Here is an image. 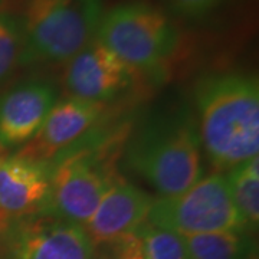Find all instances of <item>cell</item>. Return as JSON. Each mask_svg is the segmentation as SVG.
I'll use <instances>...</instances> for the list:
<instances>
[{
    "instance_id": "1",
    "label": "cell",
    "mask_w": 259,
    "mask_h": 259,
    "mask_svg": "<svg viewBox=\"0 0 259 259\" xmlns=\"http://www.w3.org/2000/svg\"><path fill=\"white\" fill-rule=\"evenodd\" d=\"M197 131L207 158L228 171L259 154V83L253 75H206L194 87Z\"/></svg>"
},
{
    "instance_id": "2",
    "label": "cell",
    "mask_w": 259,
    "mask_h": 259,
    "mask_svg": "<svg viewBox=\"0 0 259 259\" xmlns=\"http://www.w3.org/2000/svg\"><path fill=\"white\" fill-rule=\"evenodd\" d=\"M202 143L187 108L151 115L128 140L125 163L163 197L183 193L203 177Z\"/></svg>"
},
{
    "instance_id": "3",
    "label": "cell",
    "mask_w": 259,
    "mask_h": 259,
    "mask_svg": "<svg viewBox=\"0 0 259 259\" xmlns=\"http://www.w3.org/2000/svg\"><path fill=\"white\" fill-rule=\"evenodd\" d=\"M95 37L148 76H161L179 48V30L164 12L147 2H124L104 12Z\"/></svg>"
},
{
    "instance_id": "4",
    "label": "cell",
    "mask_w": 259,
    "mask_h": 259,
    "mask_svg": "<svg viewBox=\"0 0 259 259\" xmlns=\"http://www.w3.org/2000/svg\"><path fill=\"white\" fill-rule=\"evenodd\" d=\"M102 0H26L22 65L68 62L95 37Z\"/></svg>"
},
{
    "instance_id": "5",
    "label": "cell",
    "mask_w": 259,
    "mask_h": 259,
    "mask_svg": "<svg viewBox=\"0 0 259 259\" xmlns=\"http://www.w3.org/2000/svg\"><path fill=\"white\" fill-rule=\"evenodd\" d=\"M117 177L108 153L76 143L51 161V187L42 213L83 226Z\"/></svg>"
},
{
    "instance_id": "6",
    "label": "cell",
    "mask_w": 259,
    "mask_h": 259,
    "mask_svg": "<svg viewBox=\"0 0 259 259\" xmlns=\"http://www.w3.org/2000/svg\"><path fill=\"white\" fill-rule=\"evenodd\" d=\"M147 222L182 236L221 231L249 232L233 203L228 179L221 173L202 177L183 193L154 200Z\"/></svg>"
},
{
    "instance_id": "7",
    "label": "cell",
    "mask_w": 259,
    "mask_h": 259,
    "mask_svg": "<svg viewBox=\"0 0 259 259\" xmlns=\"http://www.w3.org/2000/svg\"><path fill=\"white\" fill-rule=\"evenodd\" d=\"M83 226L48 213L0 223V259H94Z\"/></svg>"
},
{
    "instance_id": "8",
    "label": "cell",
    "mask_w": 259,
    "mask_h": 259,
    "mask_svg": "<svg viewBox=\"0 0 259 259\" xmlns=\"http://www.w3.org/2000/svg\"><path fill=\"white\" fill-rule=\"evenodd\" d=\"M134 71L112 51L94 37L74 55L64 72V82L71 97L107 102L131 87Z\"/></svg>"
},
{
    "instance_id": "9",
    "label": "cell",
    "mask_w": 259,
    "mask_h": 259,
    "mask_svg": "<svg viewBox=\"0 0 259 259\" xmlns=\"http://www.w3.org/2000/svg\"><path fill=\"white\" fill-rule=\"evenodd\" d=\"M104 110L105 102L88 101L76 97L58 101L36 136L23 146L18 156L51 163L81 141L101 118Z\"/></svg>"
},
{
    "instance_id": "10",
    "label": "cell",
    "mask_w": 259,
    "mask_h": 259,
    "mask_svg": "<svg viewBox=\"0 0 259 259\" xmlns=\"http://www.w3.org/2000/svg\"><path fill=\"white\" fill-rule=\"evenodd\" d=\"M58 102L55 85L32 79L13 87L0 97V146H25L36 136Z\"/></svg>"
},
{
    "instance_id": "11",
    "label": "cell",
    "mask_w": 259,
    "mask_h": 259,
    "mask_svg": "<svg viewBox=\"0 0 259 259\" xmlns=\"http://www.w3.org/2000/svg\"><path fill=\"white\" fill-rule=\"evenodd\" d=\"M153 202L150 194L118 176L104 193L83 229L95 248L108 245L147 222Z\"/></svg>"
},
{
    "instance_id": "12",
    "label": "cell",
    "mask_w": 259,
    "mask_h": 259,
    "mask_svg": "<svg viewBox=\"0 0 259 259\" xmlns=\"http://www.w3.org/2000/svg\"><path fill=\"white\" fill-rule=\"evenodd\" d=\"M51 187V163L22 156L0 161V223L42 213Z\"/></svg>"
},
{
    "instance_id": "13",
    "label": "cell",
    "mask_w": 259,
    "mask_h": 259,
    "mask_svg": "<svg viewBox=\"0 0 259 259\" xmlns=\"http://www.w3.org/2000/svg\"><path fill=\"white\" fill-rule=\"evenodd\" d=\"M190 259H253L256 243L250 232L221 231L183 236Z\"/></svg>"
},
{
    "instance_id": "14",
    "label": "cell",
    "mask_w": 259,
    "mask_h": 259,
    "mask_svg": "<svg viewBox=\"0 0 259 259\" xmlns=\"http://www.w3.org/2000/svg\"><path fill=\"white\" fill-rule=\"evenodd\" d=\"M232 199L246 229L253 232L259 223V158L246 160L228 170Z\"/></svg>"
},
{
    "instance_id": "15",
    "label": "cell",
    "mask_w": 259,
    "mask_h": 259,
    "mask_svg": "<svg viewBox=\"0 0 259 259\" xmlns=\"http://www.w3.org/2000/svg\"><path fill=\"white\" fill-rule=\"evenodd\" d=\"M25 37L20 15L0 10V85L22 65Z\"/></svg>"
},
{
    "instance_id": "16",
    "label": "cell",
    "mask_w": 259,
    "mask_h": 259,
    "mask_svg": "<svg viewBox=\"0 0 259 259\" xmlns=\"http://www.w3.org/2000/svg\"><path fill=\"white\" fill-rule=\"evenodd\" d=\"M143 259H190L182 235L144 222L140 226Z\"/></svg>"
},
{
    "instance_id": "17",
    "label": "cell",
    "mask_w": 259,
    "mask_h": 259,
    "mask_svg": "<svg viewBox=\"0 0 259 259\" xmlns=\"http://www.w3.org/2000/svg\"><path fill=\"white\" fill-rule=\"evenodd\" d=\"M225 0H166L168 9L185 19H200L218 9Z\"/></svg>"
},
{
    "instance_id": "18",
    "label": "cell",
    "mask_w": 259,
    "mask_h": 259,
    "mask_svg": "<svg viewBox=\"0 0 259 259\" xmlns=\"http://www.w3.org/2000/svg\"><path fill=\"white\" fill-rule=\"evenodd\" d=\"M108 245L111 248L108 255L112 259H143V238L140 228L122 235Z\"/></svg>"
},
{
    "instance_id": "19",
    "label": "cell",
    "mask_w": 259,
    "mask_h": 259,
    "mask_svg": "<svg viewBox=\"0 0 259 259\" xmlns=\"http://www.w3.org/2000/svg\"><path fill=\"white\" fill-rule=\"evenodd\" d=\"M94 259H112L108 253H101V255H98V256H94Z\"/></svg>"
},
{
    "instance_id": "20",
    "label": "cell",
    "mask_w": 259,
    "mask_h": 259,
    "mask_svg": "<svg viewBox=\"0 0 259 259\" xmlns=\"http://www.w3.org/2000/svg\"><path fill=\"white\" fill-rule=\"evenodd\" d=\"M3 150H5V148H3V147H2V146H0V161H2L3 158L6 157V156H5V153H3Z\"/></svg>"
}]
</instances>
